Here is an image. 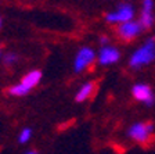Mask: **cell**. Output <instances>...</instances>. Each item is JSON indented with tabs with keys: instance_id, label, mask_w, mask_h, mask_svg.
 Segmentation results:
<instances>
[{
	"instance_id": "6da1fadb",
	"label": "cell",
	"mask_w": 155,
	"mask_h": 154,
	"mask_svg": "<svg viewBox=\"0 0 155 154\" xmlns=\"http://www.w3.org/2000/svg\"><path fill=\"white\" fill-rule=\"evenodd\" d=\"M155 58V40L148 39L139 50L134 51V54L130 58V67L139 68L141 65L150 64Z\"/></svg>"
},
{
	"instance_id": "7a4b0ae2",
	"label": "cell",
	"mask_w": 155,
	"mask_h": 154,
	"mask_svg": "<svg viewBox=\"0 0 155 154\" xmlns=\"http://www.w3.org/2000/svg\"><path fill=\"white\" fill-rule=\"evenodd\" d=\"M133 15H134V10L130 4H122L119 9L114 11V13H108L105 15V19L108 22H125V21H130L133 19Z\"/></svg>"
},
{
	"instance_id": "3957f363",
	"label": "cell",
	"mask_w": 155,
	"mask_h": 154,
	"mask_svg": "<svg viewBox=\"0 0 155 154\" xmlns=\"http://www.w3.org/2000/svg\"><path fill=\"white\" fill-rule=\"evenodd\" d=\"M152 131H154V128H152L151 124H141V122H139V124H134L129 129V136L133 140L139 142V143H145L150 139Z\"/></svg>"
},
{
	"instance_id": "277c9868",
	"label": "cell",
	"mask_w": 155,
	"mask_h": 154,
	"mask_svg": "<svg viewBox=\"0 0 155 154\" xmlns=\"http://www.w3.org/2000/svg\"><path fill=\"white\" fill-rule=\"evenodd\" d=\"M96 58L94 56V51L90 47H82L81 50L78 51L76 58H75V70L79 72V71H83L86 67L91 64Z\"/></svg>"
},
{
	"instance_id": "5b68a950",
	"label": "cell",
	"mask_w": 155,
	"mask_h": 154,
	"mask_svg": "<svg viewBox=\"0 0 155 154\" xmlns=\"http://www.w3.org/2000/svg\"><path fill=\"white\" fill-rule=\"evenodd\" d=\"M141 24L140 22H136V21H125V22H122V25L118 28V33H119V36L122 39H125V40H130V39H133L134 36H137L140 33V31H141Z\"/></svg>"
},
{
	"instance_id": "8992f818",
	"label": "cell",
	"mask_w": 155,
	"mask_h": 154,
	"mask_svg": "<svg viewBox=\"0 0 155 154\" xmlns=\"http://www.w3.org/2000/svg\"><path fill=\"white\" fill-rule=\"evenodd\" d=\"M132 93H133V97H134L136 100L145 103L147 106H152L155 101L154 94H152L150 86H147V85H143V84L134 85L132 89Z\"/></svg>"
},
{
	"instance_id": "52a82bcc",
	"label": "cell",
	"mask_w": 155,
	"mask_h": 154,
	"mask_svg": "<svg viewBox=\"0 0 155 154\" xmlns=\"http://www.w3.org/2000/svg\"><path fill=\"white\" fill-rule=\"evenodd\" d=\"M119 51L114 46H104L100 50V56H98V61L101 65H110L114 64L119 60Z\"/></svg>"
},
{
	"instance_id": "ba28073f",
	"label": "cell",
	"mask_w": 155,
	"mask_h": 154,
	"mask_svg": "<svg viewBox=\"0 0 155 154\" xmlns=\"http://www.w3.org/2000/svg\"><path fill=\"white\" fill-rule=\"evenodd\" d=\"M152 0H143V11H141V18H140V24L143 28H150L154 22V17H152Z\"/></svg>"
},
{
	"instance_id": "9c48e42d",
	"label": "cell",
	"mask_w": 155,
	"mask_h": 154,
	"mask_svg": "<svg viewBox=\"0 0 155 154\" xmlns=\"http://www.w3.org/2000/svg\"><path fill=\"white\" fill-rule=\"evenodd\" d=\"M40 78H42V72H40V71H31V72H28V74L22 78L21 82H22L26 87L32 89L33 86H36V85L39 84Z\"/></svg>"
},
{
	"instance_id": "30bf717a",
	"label": "cell",
	"mask_w": 155,
	"mask_h": 154,
	"mask_svg": "<svg viewBox=\"0 0 155 154\" xmlns=\"http://www.w3.org/2000/svg\"><path fill=\"white\" fill-rule=\"evenodd\" d=\"M93 89H94V85L93 84H86V85H83V86L79 89V92L76 93V101H84L86 99H89L90 97V94H91V92H93Z\"/></svg>"
},
{
	"instance_id": "8fae6325",
	"label": "cell",
	"mask_w": 155,
	"mask_h": 154,
	"mask_svg": "<svg viewBox=\"0 0 155 154\" xmlns=\"http://www.w3.org/2000/svg\"><path fill=\"white\" fill-rule=\"evenodd\" d=\"M29 90H31V89H29V87H26L25 85L21 82V84L14 85L13 87H10L8 93L13 94V96H25V94H28Z\"/></svg>"
},
{
	"instance_id": "7c38bea8",
	"label": "cell",
	"mask_w": 155,
	"mask_h": 154,
	"mask_svg": "<svg viewBox=\"0 0 155 154\" xmlns=\"http://www.w3.org/2000/svg\"><path fill=\"white\" fill-rule=\"evenodd\" d=\"M31 136H32V131H31V129L29 128L22 129L21 135H19V143H26V142L31 139Z\"/></svg>"
},
{
	"instance_id": "4fadbf2b",
	"label": "cell",
	"mask_w": 155,
	"mask_h": 154,
	"mask_svg": "<svg viewBox=\"0 0 155 154\" xmlns=\"http://www.w3.org/2000/svg\"><path fill=\"white\" fill-rule=\"evenodd\" d=\"M15 54H7L6 57H4V63H6L7 65H10V64H13L14 61H15Z\"/></svg>"
},
{
	"instance_id": "5bb4252c",
	"label": "cell",
	"mask_w": 155,
	"mask_h": 154,
	"mask_svg": "<svg viewBox=\"0 0 155 154\" xmlns=\"http://www.w3.org/2000/svg\"><path fill=\"white\" fill-rule=\"evenodd\" d=\"M101 43H103V45H105V43H107V38H101Z\"/></svg>"
},
{
	"instance_id": "9a60e30c",
	"label": "cell",
	"mask_w": 155,
	"mask_h": 154,
	"mask_svg": "<svg viewBox=\"0 0 155 154\" xmlns=\"http://www.w3.org/2000/svg\"><path fill=\"white\" fill-rule=\"evenodd\" d=\"M0 26H2V19H0Z\"/></svg>"
}]
</instances>
